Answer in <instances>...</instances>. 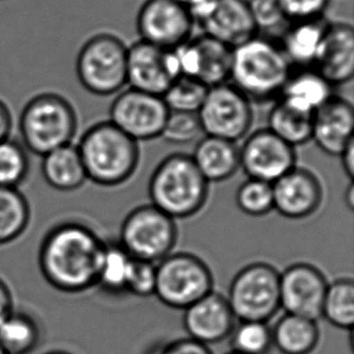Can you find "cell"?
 I'll return each mask as SVG.
<instances>
[{"instance_id": "33", "label": "cell", "mask_w": 354, "mask_h": 354, "mask_svg": "<svg viewBox=\"0 0 354 354\" xmlns=\"http://www.w3.org/2000/svg\"><path fill=\"white\" fill-rule=\"evenodd\" d=\"M131 260L119 243H106L97 286L113 294L124 292Z\"/></svg>"}, {"instance_id": "24", "label": "cell", "mask_w": 354, "mask_h": 354, "mask_svg": "<svg viewBox=\"0 0 354 354\" xmlns=\"http://www.w3.org/2000/svg\"><path fill=\"white\" fill-rule=\"evenodd\" d=\"M333 87L315 68H301L288 77L278 100L297 111L315 114L334 95Z\"/></svg>"}, {"instance_id": "37", "label": "cell", "mask_w": 354, "mask_h": 354, "mask_svg": "<svg viewBox=\"0 0 354 354\" xmlns=\"http://www.w3.org/2000/svg\"><path fill=\"white\" fill-rule=\"evenodd\" d=\"M249 6L258 34L273 33L277 30H281L282 34L290 24L278 0H249Z\"/></svg>"}, {"instance_id": "32", "label": "cell", "mask_w": 354, "mask_h": 354, "mask_svg": "<svg viewBox=\"0 0 354 354\" xmlns=\"http://www.w3.org/2000/svg\"><path fill=\"white\" fill-rule=\"evenodd\" d=\"M229 337L231 348L237 353L268 354L273 347L268 322L239 321Z\"/></svg>"}, {"instance_id": "46", "label": "cell", "mask_w": 354, "mask_h": 354, "mask_svg": "<svg viewBox=\"0 0 354 354\" xmlns=\"http://www.w3.org/2000/svg\"><path fill=\"white\" fill-rule=\"evenodd\" d=\"M45 354H72L69 353V352H66V351H50L48 353Z\"/></svg>"}, {"instance_id": "18", "label": "cell", "mask_w": 354, "mask_h": 354, "mask_svg": "<svg viewBox=\"0 0 354 354\" xmlns=\"http://www.w3.org/2000/svg\"><path fill=\"white\" fill-rule=\"evenodd\" d=\"M273 209L288 219L313 216L323 202L319 179L305 168L294 167L272 183Z\"/></svg>"}, {"instance_id": "7", "label": "cell", "mask_w": 354, "mask_h": 354, "mask_svg": "<svg viewBox=\"0 0 354 354\" xmlns=\"http://www.w3.org/2000/svg\"><path fill=\"white\" fill-rule=\"evenodd\" d=\"M178 239L176 221L150 205L134 208L120 227L119 244L131 258L158 263L172 253Z\"/></svg>"}, {"instance_id": "29", "label": "cell", "mask_w": 354, "mask_h": 354, "mask_svg": "<svg viewBox=\"0 0 354 354\" xmlns=\"http://www.w3.org/2000/svg\"><path fill=\"white\" fill-rule=\"evenodd\" d=\"M32 211L19 189L0 187V245L12 243L28 229Z\"/></svg>"}, {"instance_id": "17", "label": "cell", "mask_w": 354, "mask_h": 354, "mask_svg": "<svg viewBox=\"0 0 354 354\" xmlns=\"http://www.w3.org/2000/svg\"><path fill=\"white\" fill-rule=\"evenodd\" d=\"M326 276L311 263L290 265L279 273V301L289 315L318 321L326 297Z\"/></svg>"}, {"instance_id": "43", "label": "cell", "mask_w": 354, "mask_h": 354, "mask_svg": "<svg viewBox=\"0 0 354 354\" xmlns=\"http://www.w3.org/2000/svg\"><path fill=\"white\" fill-rule=\"evenodd\" d=\"M340 158L346 176L352 179L354 173V140L344 149V151L340 153Z\"/></svg>"}, {"instance_id": "19", "label": "cell", "mask_w": 354, "mask_h": 354, "mask_svg": "<svg viewBox=\"0 0 354 354\" xmlns=\"http://www.w3.org/2000/svg\"><path fill=\"white\" fill-rule=\"evenodd\" d=\"M226 297L216 292L207 294L184 310V326L190 339L203 345H214L226 340L236 326Z\"/></svg>"}, {"instance_id": "34", "label": "cell", "mask_w": 354, "mask_h": 354, "mask_svg": "<svg viewBox=\"0 0 354 354\" xmlns=\"http://www.w3.org/2000/svg\"><path fill=\"white\" fill-rule=\"evenodd\" d=\"M207 92L208 87L196 79L179 77L163 93L162 100L169 111L197 114L206 98Z\"/></svg>"}, {"instance_id": "22", "label": "cell", "mask_w": 354, "mask_h": 354, "mask_svg": "<svg viewBox=\"0 0 354 354\" xmlns=\"http://www.w3.org/2000/svg\"><path fill=\"white\" fill-rule=\"evenodd\" d=\"M329 22L324 17L290 22L281 34L279 45L290 64L297 67H313Z\"/></svg>"}, {"instance_id": "10", "label": "cell", "mask_w": 354, "mask_h": 354, "mask_svg": "<svg viewBox=\"0 0 354 354\" xmlns=\"http://www.w3.org/2000/svg\"><path fill=\"white\" fill-rule=\"evenodd\" d=\"M197 116L202 133L236 143L253 124L252 102L229 82L209 87Z\"/></svg>"}, {"instance_id": "39", "label": "cell", "mask_w": 354, "mask_h": 354, "mask_svg": "<svg viewBox=\"0 0 354 354\" xmlns=\"http://www.w3.org/2000/svg\"><path fill=\"white\" fill-rule=\"evenodd\" d=\"M289 22L321 19L329 0H278Z\"/></svg>"}, {"instance_id": "45", "label": "cell", "mask_w": 354, "mask_h": 354, "mask_svg": "<svg viewBox=\"0 0 354 354\" xmlns=\"http://www.w3.org/2000/svg\"><path fill=\"white\" fill-rule=\"evenodd\" d=\"M176 1H178L179 4L184 5V6L190 11V10L194 9V8H196L197 5L202 4V3L206 1V0H176Z\"/></svg>"}, {"instance_id": "27", "label": "cell", "mask_w": 354, "mask_h": 354, "mask_svg": "<svg viewBox=\"0 0 354 354\" xmlns=\"http://www.w3.org/2000/svg\"><path fill=\"white\" fill-rule=\"evenodd\" d=\"M40 340L38 322L27 312L14 310L0 323V346L6 354H30Z\"/></svg>"}, {"instance_id": "2", "label": "cell", "mask_w": 354, "mask_h": 354, "mask_svg": "<svg viewBox=\"0 0 354 354\" xmlns=\"http://www.w3.org/2000/svg\"><path fill=\"white\" fill-rule=\"evenodd\" d=\"M292 67L279 43L258 34L232 48L231 85L250 102L278 100Z\"/></svg>"}, {"instance_id": "11", "label": "cell", "mask_w": 354, "mask_h": 354, "mask_svg": "<svg viewBox=\"0 0 354 354\" xmlns=\"http://www.w3.org/2000/svg\"><path fill=\"white\" fill-rule=\"evenodd\" d=\"M168 114L162 97L129 87L111 103L109 121L136 142L151 140L161 137Z\"/></svg>"}, {"instance_id": "23", "label": "cell", "mask_w": 354, "mask_h": 354, "mask_svg": "<svg viewBox=\"0 0 354 354\" xmlns=\"http://www.w3.org/2000/svg\"><path fill=\"white\" fill-rule=\"evenodd\" d=\"M207 182L219 183L235 176L239 168V148L226 139L205 136L192 156Z\"/></svg>"}, {"instance_id": "8", "label": "cell", "mask_w": 354, "mask_h": 354, "mask_svg": "<svg viewBox=\"0 0 354 354\" xmlns=\"http://www.w3.org/2000/svg\"><path fill=\"white\" fill-rule=\"evenodd\" d=\"M213 292V274L206 263L190 253L169 254L156 263L155 294L163 305L177 310Z\"/></svg>"}, {"instance_id": "31", "label": "cell", "mask_w": 354, "mask_h": 354, "mask_svg": "<svg viewBox=\"0 0 354 354\" xmlns=\"http://www.w3.org/2000/svg\"><path fill=\"white\" fill-rule=\"evenodd\" d=\"M28 150L14 139L0 142V187L19 189L29 176Z\"/></svg>"}, {"instance_id": "15", "label": "cell", "mask_w": 354, "mask_h": 354, "mask_svg": "<svg viewBox=\"0 0 354 354\" xmlns=\"http://www.w3.org/2000/svg\"><path fill=\"white\" fill-rule=\"evenodd\" d=\"M180 77H192L209 87L230 80L232 48L202 34L174 48Z\"/></svg>"}, {"instance_id": "20", "label": "cell", "mask_w": 354, "mask_h": 354, "mask_svg": "<svg viewBox=\"0 0 354 354\" xmlns=\"http://www.w3.org/2000/svg\"><path fill=\"white\" fill-rule=\"evenodd\" d=\"M354 109L352 103L340 96H333L318 108L312 121V140L323 153L340 156L353 140Z\"/></svg>"}, {"instance_id": "35", "label": "cell", "mask_w": 354, "mask_h": 354, "mask_svg": "<svg viewBox=\"0 0 354 354\" xmlns=\"http://www.w3.org/2000/svg\"><path fill=\"white\" fill-rule=\"evenodd\" d=\"M236 205L247 216H268L273 211L272 184L248 178L236 192Z\"/></svg>"}, {"instance_id": "48", "label": "cell", "mask_w": 354, "mask_h": 354, "mask_svg": "<svg viewBox=\"0 0 354 354\" xmlns=\"http://www.w3.org/2000/svg\"><path fill=\"white\" fill-rule=\"evenodd\" d=\"M226 354H241V353H237V352H234V351H231V352H229V353H226Z\"/></svg>"}, {"instance_id": "25", "label": "cell", "mask_w": 354, "mask_h": 354, "mask_svg": "<svg viewBox=\"0 0 354 354\" xmlns=\"http://www.w3.org/2000/svg\"><path fill=\"white\" fill-rule=\"evenodd\" d=\"M41 173L45 182L58 192H74L85 184L86 172L75 144H67L45 153Z\"/></svg>"}, {"instance_id": "42", "label": "cell", "mask_w": 354, "mask_h": 354, "mask_svg": "<svg viewBox=\"0 0 354 354\" xmlns=\"http://www.w3.org/2000/svg\"><path fill=\"white\" fill-rule=\"evenodd\" d=\"M14 297L8 283L0 278V323L14 311Z\"/></svg>"}, {"instance_id": "44", "label": "cell", "mask_w": 354, "mask_h": 354, "mask_svg": "<svg viewBox=\"0 0 354 354\" xmlns=\"http://www.w3.org/2000/svg\"><path fill=\"white\" fill-rule=\"evenodd\" d=\"M345 202L346 205L348 206L350 209H353L354 206V189L353 184L351 183L348 187H347V190L345 192Z\"/></svg>"}, {"instance_id": "38", "label": "cell", "mask_w": 354, "mask_h": 354, "mask_svg": "<svg viewBox=\"0 0 354 354\" xmlns=\"http://www.w3.org/2000/svg\"><path fill=\"white\" fill-rule=\"evenodd\" d=\"M156 287V263L132 258L124 292L139 297H151Z\"/></svg>"}, {"instance_id": "26", "label": "cell", "mask_w": 354, "mask_h": 354, "mask_svg": "<svg viewBox=\"0 0 354 354\" xmlns=\"http://www.w3.org/2000/svg\"><path fill=\"white\" fill-rule=\"evenodd\" d=\"M273 346L282 354H310L319 342L317 321L286 313L272 329Z\"/></svg>"}, {"instance_id": "12", "label": "cell", "mask_w": 354, "mask_h": 354, "mask_svg": "<svg viewBox=\"0 0 354 354\" xmlns=\"http://www.w3.org/2000/svg\"><path fill=\"white\" fill-rule=\"evenodd\" d=\"M190 14L203 34L231 48L258 35L249 0H206Z\"/></svg>"}, {"instance_id": "6", "label": "cell", "mask_w": 354, "mask_h": 354, "mask_svg": "<svg viewBox=\"0 0 354 354\" xmlns=\"http://www.w3.org/2000/svg\"><path fill=\"white\" fill-rule=\"evenodd\" d=\"M77 75L85 90L96 96H111L127 84V48L109 33L93 35L77 58Z\"/></svg>"}, {"instance_id": "13", "label": "cell", "mask_w": 354, "mask_h": 354, "mask_svg": "<svg viewBox=\"0 0 354 354\" xmlns=\"http://www.w3.org/2000/svg\"><path fill=\"white\" fill-rule=\"evenodd\" d=\"M194 26L190 11L176 0H145L137 15L140 40L166 50L192 38Z\"/></svg>"}, {"instance_id": "4", "label": "cell", "mask_w": 354, "mask_h": 354, "mask_svg": "<svg viewBox=\"0 0 354 354\" xmlns=\"http://www.w3.org/2000/svg\"><path fill=\"white\" fill-rule=\"evenodd\" d=\"M209 183L190 155L172 153L155 168L149 182L153 206L176 219L195 216L206 205Z\"/></svg>"}, {"instance_id": "3", "label": "cell", "mask_w": 354, "mask_h": 354, "mask_svg": "<svg viewBox=\"0 0 354 354\" xmlns=\"http://www.w3.org/2000/svg\"><path fill=\"white\" fill-rule=\"evenodd\" d=\"M77 147L87 180L102 187L124 184L138 167V142L111 121L93 124L86 129Z\"/></svg>"}, {"instance_id": "1", "label": "cell", "mask_w": 354, "mask_h": 354, "mask_svg": "<svg viewBox=\"0 0 354 354\" xmlns=\"http://www.w3.org/2000/svg\"><path fill=\"white\" fill-rule=\"evenodd\" d=\"M106 245L84 223H58L48 229L39 247L40 272L58 292H86L97 286Z\"/></svg>"}, {"instance_id": "36", "label": "cell", "mask_w": 354, "mask_h": 354, "mask_svg": "<svg viewBox=\"0 0 354 354\" xmlns=\"http://www.w3.org/2000/svg\"><path fill=\"white\" fill-rule=\"evenodd\" d=\"M202 133L198 116L195 113L169 111L163 126L161 138L168 143H190Z\"/></svg>"}, {"instance_id": "21", "label": "cell", "mask_w": 354, "mask_h": 354, "mask_svg": "<svg viewBox=\"0 0 354 354\" xmlns=\"http://www.w3.org/2000/svg\"><path fill=\"white\" fill-rule=\"evenodd\" d=\"M313 68L331 86L351 82L354 74V30L345 22L329 24Z\"/></svg>"}, {"instance_id": "5", "label": "cell", "mask_w": 354, "mask_h": 354, "mask_svg": "<svg viewBox=\"0 0 354 354\" xmlns=\"http://www.w3.org/2000/svg\"><path fill=\"white\" fill-rule=\"evenodd\" d=\"M19 129L24 148L44 156L73 143L77 131V111L62 95L41 92L22 108Z\"/></svg>"}, {"instance_id": "28", "label": "cell", "mask_w": 354, "mask_h": 354, "mask_svg": "<svg viewBox=\"0 0 354 354\" xmlns=\"http://www.w3.org/2000/svg\"><path fill=\"white\" fill-rule=\"evenodd\" d=\"M313 114L297 111L277 100L268 113V129L294 148L312 140Z\"/></svg>"}, {"instance_id": "9", "label": "cell", "mask_w": 354, "mask_h": 354, "mask_svg": "<svg viewBox=\"0 0 354 354\" xmlns=\"http://www.w3.org/2000/svg\"><path fill=\"white\" fill-rule=\"evenodd\" d=\"M226 300L237 321H270L281 308L279 272L268 263L247 265L236 273Z\"/></svg>"}, {"instance_id": "47", "label": "cell", "mask_w": 354, "mask_h": 354, "mask_svg": "<svg viewBox=\"0 0 354 354\" xmlns=\"http://www.w3.org/2000/svg\"><path fill=\"white\" fill-rule=\"evenodd\" d=\"M0 354H6V352L1 348V346H0Z\"/></svg>"}, {"instance_id": "41", "label": "cell", "mask_w": 354, "mask_h": 354, "mask_svg": "<svg viewBox=\"0 0 354 354\" xmlns=\"http://www.w3.org/2000/svg\"><path fill=\"white\" fill-rule=\"evenodd\" d=\"M14 129V118L9 106L0 100V142L11 138Z\"/></svg>"}, {"instance_id": "16", "label": "cell", "mask_w": 354, "mask_h": 354, "mask_svg": "<svg viewBox=\"0 0 354 354\" xmlns=\"http://www.w3.org/2000/svg\"><path fill=\"white\" fill-rule=\"evenodd\" d=\"M180 77L174 50L139 40L127 48V84L131 88L162 97Z\"/></svg>"}, {"instance_id": "30", "label": "cell", "mask_w": 354, "mask_h": 354, "mask_svg": "<svg viewBox=\"0 0 354 354\" xmlns=\"http://www.w3.org/2000/svg\"><path fill=\"white\" fill-rule=\"evenodd\" d=\"M322 317L331 326L352 331L354 323V283L350 278H340L328 284L322 306Z\"/></svg>"}, {"instance_id": "14", "label": "cell", "mask_w": 354, "mask_h": 354, "mask_svg": "<svg viewBox=\"0 0 354 354\" xmlns=\"http://www.w3.org/2000/svg\"><path fill=\"white\" fill-rule=\"evenodd\" d=\"M297 167L295 148L270 129L249 134L239 148V168L252 179L272 183Z\"/></svg>"}, {"instance_id": "40", "label": "cell", "mask_w": 354, "mask_h": 354, "mask_svg": "<svg viewBox=\"0 0 354 354\" xmlns=\"http://www.w3.org/2000/svg\"><path fill=\"white\" fill-rule=\"evenodd\" d=\"M148 354H213L209 347L198 341L185 337L158 344L149 351Z\"/></svg>"}]
</instances>
